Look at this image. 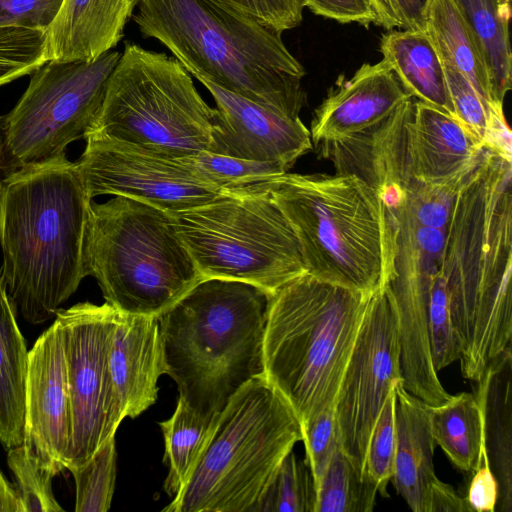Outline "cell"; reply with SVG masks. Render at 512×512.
I'll return each mask as SVG.
<instances>
[{"instance_id":"obj_2","label":"cell","mask_w":512,"mask_h":512,"mask_svg":"<svg viewBox=\"0 0 512 512\" xmlns=\"http://www.w3.org/2000/svg\"><path fill=\"white\" fill-rule=\"evenodd\" d=\"M91 200L77 163L66 153L1 180L0 275L28 323L55 318L87 276Z\"/></svg>"},{"instance_id":"obj_29","label":"cell","mask_w":512,"mask_h":512,"mask_svg":"<svg viewBox=\"0 0 512 512\" xmlns=\"http://www.w3.org/2000/svg\"><path fill=\"white\" fill-rule=\"evenodd\" d=\"M432 435L459 469L474 472L485 448L483 414L474 393L462 392L437 406H429Z\"/></svg>"},{"instance_id":"obj_25","label":"cell","mask_w":512,"mask_h":512,"mask_svg":"<svg viewBox=\"0 0 512 512\" xmlns=\"http://www.w3.org/2000/svg\"><path fill=\"white\" fill-rule=\"evenodd\" d=\"M380 52L413 98L456 118L442 60L426 31L388 30L380 39Z\"/></svg>"},{"instance_id":"obj_36","label":"cell","mask_w":512,"mask_h":512,"mask_svg":"<svg viewBox=\"0 0 512 512\" xmlns=\"http://www.w3.org/2000/svg\"><path fill=\"white\" fill-rule=\"evenodd\" d=\"M47 61L46 31L0 27V86L32 74Z\"/></svg>"},{"instance_id":"obj_15","label":"cell","mask_w":512,"mask_h":512,"mask_svg":"<svg viewBox=\"0 0 512 512\" xmlns=\"http://www.w3.org/2000/svg\"><path fill=\"white\" fill-rule=\"evenodd\" d=\"M84 139L86 147L76 163L91 198L124 196L174 213L210 202L230 190L197 177L179 159L107 138Z\"/></svg>"},{"instance_id":"obj_31","label":"cell","mask_w":512,"mask_h":512,"mask_svg":"<svg viewBox=\"0 0 512 512\" xmlns=\"http://www.w3.org/2000/svg\"><path fill=\"white\" fill-rule=\"evenodd\" d=\"M378 487L338 447L316 485L315 512H371Z\"/></svg>"},{"instance_id":"obj_32","label":"cell","mask_w":512,"mask_h":512,"mask_svg":"<svg viewBox=\"0 0 512 512\" xmlns=\"http://www.w3.org/2000/svg\"><path fill=\"white\" fill-rule=\"evenodd\" d=\"M316 487L306 462L290 451L251 512H315Z\"/></svg>"},{"instance_id":"obj_12","label":"cell","mask_w":512,"mask_h":512,"mask_svg":"<svg viewBox=\"0 0 512 512\" xmlns=\"http://www.w3.org/2000/svg\"><path fill=\"white\" fill-rule=\"evenodd\" d=\"M68 374L71 433L66 469L88 461L125 418L113 387L109 352L116 309L105 302L60 308Z\"/></svg>"},{"instance_id":"obj_14","label":"cell","mask_w":512,"mask_h":512,"mask_svg":"<svg viewBox=\"0 0 512 512\" xmlns=\"http://www.w3.org/2000/svg\"><path fill=\"white\" fill-rule=\"evenodd\" d=\"M400 355L398 315L387 285L369 298L334 406L339 448L363 475L372 428L402 380Z\"/></svg>"},{"instance_id":"obj_47","label":"cell","mask_w":512,"mask_h":512,"mask_svg":"<svg viewBox=\"0 0 512 512\" xmlns=\"http://www.w3.org/2000/svg\"><path fill=\"white\" fill-rule=\"evenodd\" d=\"M400 29L425 31L426 12L430 0H389Z\"/></svg>"},{"instance_id":"obj_46","label":"cell","mask_w":512,"mask_h":512,"mask_svg":"<svg viewBox=\"0 0 512 512\" xmlns=\"http://www.w3.org/2000/svg\"><path fill=\"white\" fill-rule=\"evenodd\" d=\"M427 512H471L465 497L447 483L437 480L428 501Z\"/></svg>"},{"instance_id":"obj_4","label":"cell","mask_w":512,"mask_h":512,"mask_svg":"<svg viewBox=\"0 0 512 512\" xmlns=\"http://www.w3.org/2000/svg\"><path fill=\"white\" fill-rule=\"evenodd\" d=\"M270 293L203 278L158 315L166 374L196 413L213 418L249 381L265 376Z\"/></svg>"},{"instance_id":"obj_1","label":"cell","mask_w":512,"mask_h":512,"mask_svg":"<svg viewBox=\"0 0 512 512\" xmlns=\"http://www.w3.org/2000/svg\"><path fill=\"white\" fill-rule=\"evenodd\" d=\"M512 161L483 147L445 231L441 273L464 378L478 381L512 338Z\"/></svg>"},{"instance_id":"obj_42","label":"cell","mask_w":512,"mask_h":512,"mask_svg":"<svg viewBox=\"0 0 512 512\" xmlns=\"http://www.w3.org/2000/svg\"><path fill=\"white\" fill-rule=\"evenodd\" d=\"M64 0H0V27L14 26L47 31Z\"/></svg>"},{"instance_id":"obj_20","label":"cell","mask_w":512,"mask_h":512,"mask_svg":"<svg viewBox=\"0 0 512 512\" xmlns=\"http://www.w3.org/2000/svg\"><path fill=\"white\" fill-rule=\"evenodd\" d=\"M109 369L124 417L135 418L158 397V379L166 374L159 320L116 310Z\"/></svg>"},{"instance_id":"obj_40","label":"cell","mask_w":512,"mask_h":512,"mask_svg":"<svg viewBox=\"0 0 512 512\" xmlns=\"http://www.w3.org/2000/svg\"><path fill=\"white\" fill-rule=\"evenodd\" d=\"M441 58V57H440ZM449 96L456 118L482 143L487 133L492 110L469 80L450 62L442 59Z\"/></svg>"},{"instance_id":"obj_39","label":"cell","mask_w":512,"mask_h":512,"mask_svg":"<svg viewBox=\"0 0 512 512\" xmlns=\"http://www.w3.org/2000/svg\"><path fill=\"white\" fill-rule=\"evenodd\" d=\"M462 181L451 184L414 181L399 200L418 225L445 230Z\"/></svg>"},{"instance_id":"obj_9","label":"cell","mask_w":512,"mask_h":512,"mask_svg":"<svg viewBox=\"0 0 512 512\" xmlns=\"http://www.w3.org/2000/svg\"><path fill=\"white\" fill-rule=\"evenodd\" d=\"M213 126L214 109L176 58L126 41L85 137L177 159L210 151Z\"/></svg>"},{"instance_id":"obj_28","label":"cell","mask_w":512,"mask_h":512,"mask_svg":"<svg viewBox=\"0 0 512 512\" xmlns=\"http://www.w3.org/2000/svg\"><path fill=\"white\" fill-rule=\"evenodd\" d=\"M425 31L442 59L450 62L494 109L488 71L479 46L453 0H430Z\"/></svg>"},{"instance_id":"obj_16","label":"cell","mask_w":512,"mask_h":512,"mask_svg":"<svg viewBox=\"0 0 512 512\" xmlns=\"http://www.w3.org/2000/svg\"><path fill=\"white\" fill-rule=\"evenodd\" d=\"M70 433L65 345L55 318L28 353L23 443L57 475L67 467Z\"/></svg>"},{"instance_id":"obj_48","label":"cell","mask_w":512,"mask_h":512,"mask_svg":"<svg viewBox=\"0 0 512 512\" xmlns=\"http://www.w3.org/2000/svg\"><path fill=\"white\" fill-rule=\"evenodd\" d=\"M0 512H24L16 486L12 485L0 469Z\"/></svg>"},{"instance_id":"obj_35","label":"cell","mask_w":512,"mask_h":512,"mask_svg":"<svg viewBox=\"0 0 512 512\" xmlns=\"http://www.w3.org/2000/svg\"><path fill=\"white\" fill-rule=\"evenodd\" d=\"M10 468L19 492L24 512H62L52 491V479L56 476L43 466L39 458L23 442L7 452Z\"/></svg>"},{"instance_id":"obj_21","label":"cell","mask_w":512,"mask_h":512,"mask_svg":"<svg viewBox=\"0 0 512 512\" xmlns=\"http://www.w3.org/2000/svg\"><path fill=\"white\" fill-rule=\"evenodd\" d=\"M482 149L480 140L457 118L423 101H414L408 122V153L415 180L460 183L475 166Z\"/></svg>"},{"instance_id":"obj_34","label":"cell","mask_w":512,"mask_h":512,"mask_svg":"<svg viewBox=\"0 0 512 512\" xmlns=\"http://www.w3.org/2000/svg\"><path fill=\"white\" fill-rule=\"evenodd\" d=\"M68 470L75 481V511H108L116 480L115 436L106 441L84 464Z\"/></svg>"},{"instance_id":"obj_13","label":"cell","mask_w":512,"mask_h":512,"mask_svg":"<svg viewBox=\"0 0 512 512\" xmlns=\"http://www.w3.org/2000/svg\"><path fill=\"white\" fill-rule=\"evenodd\" d=\"M388 207L396 226L395 274L388 286L398 315L402 383L427 405L437 406L450 394L431 362L427 322L446 229L418 225L400 200Z\"/></svg>"},{"instance_id":"obj_41","label":"cell","mask_w":512,"mask_h":512,"mask_svg":"<svg viewBox=\"0 0 512 512\" xmlns=\"http://www.w3.org/2000/svg\"><path fill=\"white\" fill-rule=\"evenodd\" d=\"M306 462L315 487L339 447L334 408L325 410L301 426Z\"/></svg>"},{"instance_id":"obj_50","label":"cell","mask_w":512,"mask_h":512,"mask_svg":"<svg viewBox=\"0 0 512 512\" xmlns=\"http://www.w3.org/2000/svg\"><path fill=\"white\" fill-rule=\"evenodd\" d=\"M3 154V133H2V117H0V163ZM0 189H1V180H0Z\"/></svg>"},{"instance_id":"obj_45","label":"cell","mask_w":512,"mask_h":512,"mask_svg":"<svg viewBox=\"0 0 512 512\" xmlns=\"http://www.w3.org/2000/svg\"><path fill=\"white\" fill-rule=\"evenodd\" d=\"M472 473L465 496L470 511L494 512L499 499V486L490 467L485 448L482 451L479 466Z\"/></svg>"},{"instance_id":"obj_37","label":"cell","mask_w":512,"mask_h":512,"mask_svg":"<svg viewBox=\"0 0 512 512\" xmlns=\"http://www.w3.org/2000/svg\"><path fill=\"white\" fill-rule=\"evenodd\" d=\"M427 328L431 362L438 373L459 360L462 353L442 273L438 275L432 288Z\"/></svg>"},{"instance_id":"obj_33","label":"cell","mask_w":512,"mask_h":512,"mask_svg":"<svg viewBox=\"0 0 512 512\" xmlns=\"http://www.w3.org/2000/svg\"><path fill=\"white\" fill-rule=\"evenodd\" d=\"M197 177L223 189H238L263 183L286 173L278 162L247 160L208 150L177 158Z\"/></svg>"},{"instance_id":"obj_24","label":"cell","mask_w":512,"mask_h":512,"mask_svg":"<svg viewBox=\"0 0 512 512\" xmlns=\"http://www.w3.org/2000/svg\"><path fill=\"white\" fill-rule=\"evenodd\" d=\"M512 354L511 346L488 365L474 395L483 414L484 444L498 482L501 512L512 510Z\"/></svg>"},{"instance_id":"obj_43","label":"cell","mask_w":512,"mask_h":512,"mask_svg":"<svg viewBox=\"0 0 512 512\" xmlns=\"http://www.w3.org/2000/svg\"><path fill=\"white\" fill-rule=\"evenodd\" d=\"M284 32L303 20L304 0H222Z\"/></svg>"},{"instance_id":"obj_5","label":"cell","mask_w":512,"mask_h":512,"mask_svg":"<svg viewBox=\"0 0 512 512\" xmlns=\"http://www.w3.org/2000/svg\"><path fill=\"white\" fill-rule=\"evenodd\" d=\"M259 184L291 224L308 274L369 296L389 284L395 221L366 182L352 174L286 172Z\"/></svg>"},{"instance_id":"obj_18","label":"cell","mask_w":512,"mask_h":512,"mask_svg":"<svg viewBox=\"0 0 512 512\" xmlns=\"http://www.w3.org/2000/svg\"><path fill=\"white\" fill-rule=\"evenodd\" d=\"M413 103V99L404 102L390 116L366 130L315 146L321 156L333 163L336 173L357 176L385 203H392L417 181L411 175L408 153V122Z\"/></svg>"},{"instance_id":"obj_30","label":"cell","mask_w":512,"mask_h":512,"mask_svg":"<svg viewBox=\"0 0 512 512\" xmlns=\"http://www.w3.org/2000/svg\"><path fill=\"white\" fill-rule=\"evenodd\" d=\"M217 415L213 418L201 416L179 397L172 416L159 423L165 441L163 461L169 467L164 490L170 497L176 496L190 478L210 438Z\"/></svg>"},{"instance_id":"obj_11","label":"cell","mask_w":512,"mask_h":512,"mask_svg":"<svg viewBox=\"0 0 512 512\" xmlns=\"http://www.w3.org/2000/svg\"><path fill=\"white\" fill-rule=\"evenodd\" d=\"M120 57L109 50L91 61L49 60L33 71L26 91L2 118L0 168L9 174L52 159L84 138Z\"/></svg>"},{"instance_id":"obj_27","label":"cell","mask_w":512,"mask_h":512,"mask_svg":"<svg viewBox=\"0 0 512 512\" xmlns=\"http://www.w3.org/2000/svg\"><path fill=\"white\" fill-rule=\"evenodd\" d=\"M469 26L484 59L493 102L503 107L512 86L509 38L511 0H453Z\"/></svg>"},{"instance_id":"obj_26","label":"cell","mask_w":512,"mask_h":512,"mask_svg":"<svg viewBox=\"0 0 512 512\" xmlns=\"http://www.w3.org/2000/svg\"><path fill=\"white\" fill-rule=\"evenodd\" d=\"M28 353L0 275V443L6 449L24 439Z\"/></svg>"},{"instance_id":"obj_17","label":"cell","mask_w":512,"mask_h":512,"mask_svg":"<svg viewBox=\"0 0 512 512\" xmlns=\"http://www.w3.org/2000/svg\"><path fill=\"white\" fill-rule=\"evenodd\" d=\"M216 103L211 152L289 169L312 149L310 131L300 117L273 111L200 80Z\"/></svg>"},{"instance_id":"obj_22","label":"cell","mask_w":512,"mask_h":512,"mask_svg":"<svg viewBox=\"0 0 512 512\" xmlns=\"http://www.w3.org/2000/svg\"><path fill=\"white\" fill-rule=\"evenodd\" d=\"M142 0H64L46 31L49 60L91 61L112 50Z\"/></svg>"},{"instance_id":"obj_7","label":"cell","mask_w":512,"mask_h":512,"mask_svg":"<svg viewBox=\"0 0 512 512\" xmlns=\"http://www.w3.org/2000/svg\"><path fill=\"white\" fill-rule=\"evenodd\" d=\"M299 441L290 405L265 376L254 378L217 415L190 478L163 511L251 512Z\"/></svg>"},{"instance_id":"obj_38","label":"cell","mask_w":512,"mask_h":512,"mask_svg":"<svg viewBox=\"0 0 512 512\" xmlns=\"http://www.w3.org/2000/svg\"><path fill=\"white\" fill-rule=\"evenodd\" d=\"M395 387V386H394ZM396 456L395 389L387 396L369 438L364 473L387 496V485L394 474Z\"/></svg>"},{"instance_id":"obj_49","label":"cell","mask_w":512,"mask_h":512,"mask_svg":"<svg viewBox=\"0 0 512 512\" xmlns=\"http://www.w3.org/2000/svg\"><path fill=\"white\" fill-rule=\"evenodd\" d=\"M371 2L377 15L378 26L384 27L386 30L400 28V21L389 0H371Z\"/></svg>"},{"instance_id":"obj_8","label":"cell","mask_w":512,"mask_h":512,"mask_svg":"<svg viewBox=\"0 0 512 512\" xmlns=\"http://www.w3.org/2000/svg\"><path fill=\"white\" fill-rule=\"evenodd\" d=\"M86 271L108 304L134 315H160L203 279L172 214L124 196L92 203Z\"/></svg>"},{"instance_id":"obj_19","label":"cell","mask_w":512,"mask_h":512,"mask_svg":"<svg viewBox=\"0 0 512 512\" xmlns=\"http://www.w3.org/2000/svg\"><path fill=\"white\" fill-rule=\"evenodd\" d=\"M410 99L412 95L383 59L365 63L350 79L338 81L315 110L311 140L317 145L359 133Z\"/></svg>"},{"instance_id":"obj_44","label":"cell","mask_w":512,"mask_h":512,"mask_svg":"<svg viewBox=\"0 0 512 512\" xmlns=\"http://www.w3.org/2000/svg\"><path fill=\"white\" fill-rule=\"evenodd\" d=\"M311 12L340 23L356 22L378 26V19L371 0H304Z\"/></svg>"},{"instance_id":"obj_23","label":"cell","mask_w":512,"mask_h":512,"mask_svg":"<svg viewBox=\"0 0 512 512\" xmlns=\"http://www.w3.org/2000/svg\"><path fill=\"white\" fill-rule=\"evenodd\" d=\"M394 389L396 456L391 481L412 511L427 512L430 491L438 480L428 405L408 392L402 380Z\"/></svg>"},{"instance_id":"obj_6","label":"cell","mask_w":512,"mask_h":512,"mask_svg":"<svg viewBox=\"0 0 512 512\" xmlns=\"http://www.w3.org/2000/svg\"><path fill=\"white\" fill-rule=\"evenodd\" d=\"M370 297L307 272L270 294L265 377L301 426L334 408Z\"/></svg>"},{"instance_id":"obj_3","label":"cell","mask_w":512,"mask_h":512,"mask_svg":"<svg viewBox=\"0 0 512 512\" xmlns=\"http://www.w3.org/2000/svg\"><path fill=\"white\" fill-rule=\"evenodd\" d=\"M132 19L198 81L299 117L306 72L281 31L222 0H142Z\"/></svg>"},{"instance_id":"obj_10","label":"cell","mask_w":512,"mask_h":512,"mask_svg":"<svg viewBox=\"0 0 512 512\" xmlns=\"http://www.w3.org/2000/svg\"><path fill=\"white\" fill-rule=\"evenodd\" d=\"M171 214L203 278L242 281L271 294L307 272L291 224L260 184Z\"/></svg>"}]
</instances>
